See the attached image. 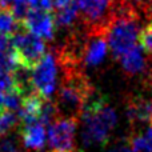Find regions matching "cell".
<instances>
[{
	"mask_svg": "<svg viewBox=\"0 0 152 152\" xmlns=\"http://www.w3.org/2000/svg\"><path fill=\"white\" fill-rule=\"evenodd\" d=\"M120 61L123 69L128 75H137L145 68V59L143 55V50L142 47H137V45H135L127 53H124L120 58Z\"/></svg>",
	"mask_w": 152,
	"mask_h": 152,
	"instance_id": "10",
	"label": "cell"
},
{
	"mask_svg": "<svg viewBox=\"0 0 152 152\" xmlns=\"http://www.w3.org/2000/svg\"><path fill=\"white\" fill-rule=\"evenodd\" d=\"M108 152H134V151H132L131 144H129L128 140H121V142L113 144V147Z\"/></svg>",
	"mask_w": 152,
	"mask_h": 152,
	"instance_id": "17",
	"label": "cell"
},
{
	"mask_svg": "<svg viewBox=\"0 0 152 152\" xmlns=\"http://www.w3.org/2000/svg\"><path fill=\"white\" fill-rule=\"evenodd\" d=\"M21 26L26 31L43 40H52L55 36V19L51 12L39 10H31L26 16Z\"/></svg>",
	"mask_w": 152,
	"mask_h": 152,
	"instance_id": "7",
	"label": "cell"
},
{
	"mask_svg": "<svg viewBox=\"0 0 152 152\" xmlns=\"http://www.w3.org/2000/svg\"><path fill=\"white\" fill-rule=\"evenodd\" d=\"M19 128H20V135L26 147L35 151H39L45 145L47 131H45V127L40 121L20 124Z\"/></svg>",
	"mask_w": 152,
	"mask_h": 152,
	"instance_id": "8",
	"label": "cell"
},
{
	"mask_svg": "<svg viewBox=\"0 0 152 152\" xmlns=\"http://www.w3.org/2000/svg\"><path fill=\"white\" fill-rule=\"evenodd\" d=\"M139 42L142 44V50L145 53L152 56V23H148L139 34Z\"/></svg>",
	"mask_w": 152,
	"mask_h": 152,
	"instance_id": "15",
	"label": "cell"
},
{
	"mask_svg": "<svg viewBox=\"0 0 152 152\" xmlns=\"http://www.w3.org/2000/svg\"><path fill=\"white\" fill-rule=\"evenodd\" d=\"M20 126V119L16 112L12 111H1L0 112V136L5 134H10L11 131Z\"/></svg>",
	"mask_w": 152,
	"mask_h": 152,
	"instance_id": "14",
	"label": "cell"
},
{
	"mask_svg": "<svg viewBox=\"0 0 152 152\" xmlns=\"http://www.w3.org/2000/svg\"><path fill=\"white\" fill-rule=\"evenodd\" d=\"M11 48V40L8 36H5V35L0 34V55H3V53H5L8 50Z\"/></svg>",
	"mask_w": 152,
	"mask_h": 152,
	"instance_id": "18",
	"label": "cell"
},
{
	"mask_svg": "<svg viewBox=\"0 0 152 152\" xmlns=\"http://www.w3.org/2000/svg\"><path fill=\"white\" fill-rule=\"evenodd\" d=\"M127 116L132 123H148L152 126V100L140 96L131 97L127 103Z\"/></svg>",
	"mask_w": 152,
	"mask_h": 152,
	"instance_id": "9",
	"label": "cell"
},
{
	"mask_svg": "<svg viewBox=\"0 0 152 152\" xmlns=\"http://www.w3.org/2000/svg\"><path fill=\"white\" fill-rule=\"evenodd\" d=\"M32 10H39L45 11V12H51L53 10V0H29Z\"/></svg>",
	"mask_w": 152,
	"mask_h": 152,
	"instance_id": "16",
	"label": "cell"
},
{
	"mask_svg": "<svg viewBox=\"0 0 152 152\" xmlns=\"http://www.w3.org/2000/svg\"><path fill=\"white\" fill-rule=\"evenodd\" d=\"M79 5V19L86 29H103L107 27L121 0H76Z\"/></svg>",
	"mask_w": 152,
	"mask_h": 152,
	"instance_id": "4",
	"label": "cell"
},
{
	"mask_svg": "<svg viewBox=\"0 0 152 152\" xmlns=\"http://www.w3.org/2000/svg\"><path fill=\"white\" fill-rule=\"evenodd\" d=\"M128 142L134 152H152V126L142 134L132 135Z\"/></svg>",
	"mask_w": 152,
	"mask_h": 152,
	"instance_id": "13",
	"label": "cell"
},
{
	"mask_svg": "<svg viewBox=\"0 0 152 152\" xmlns=\"http://www.w3.org/2000/svg\"><path fill=\"white\" fill-rule=\"evenodd\" d=\"M139 26L140 23L136 11L129 3L121 0L108 24L105 34L108 50L115 59H120L124 53L136 45V40L139 39L140 34Z\"/></svg>",
	"mask_w": 152,
	"mask_h": 152,
	"instance_id": "2",
	"label": "cell"
},
{
	"mask_svg": "<svg viewBox=\"0 0 152 152\" xmlns=\"http://www.w3.org/2000/svg\"><path fill=\"white\" fill-rule=\"evenodd\" d=\"M53 152H56V151H53ZM71 152H77V151H71Z\"/></svg>",
	"mask_w": 152,
	"mask_h": 152,
	"instance_id": "19",
	"label": "cell"
},
{
	"mask_svg": "<svg viewBox=\"0 0 152 152\" xmlns=\"http://www.w3.org/2000/svg\"><path fill=\"white\" fill-rule=\"evenodd\" d=\"M56 27H71L79 19V5L77 1L74 0L68 5L63 8L56 10V13L53 15Z\"/></svg>",
	"mask_w": 152,
	"mask_h": 152,
	"instance_id": "11",
	"label": "cell"
},
{
	"mask_svg": "<svg viewBox=\"0 0 152 152\" xmlns=\"http://www.w3.org/2000/svg\"><path fill=\"white\" fill-rule=\"evenodd\" d=\"M58 59L55 52H48L31 71V81L35 94L43 99H50L58 84Z\"/></svg>",
	"mask_w": 152,
	"mask_h": 152,
	"instance_id": "5",
	"label": "cell"
},
{
	"mask_svg": "<svg viewBox=\"0 0 152 152\" xmlns=\"http://www.w3.org/2000/svg\"><path fill=\"white\" fill-rule=\"evenodd\" d=\"M23 29L21 23L13 16L11 10H0V34L11 37L18 31Z\"/></svg>",
	"mask_w": 152,
	"mask_h": 152,
	"instance_id": "12",
	"label": "cell"
},
{
	"mask_svg": "<svg viewBox=\"0 0 152 152\" xmlns=\"http://www.w3.org/2000/svg\"><path fill=\"white\" fill-rule=\"evenodd\" d=\"M0 10H1V4H0Z\"/></svg>",
	"mask_w": 152,
	"mask_h": 152,
	"instance_id": "20",
	"label": "cell"
},
{
	"mask_svg": "<svg viewBox=\"0 0 152 152\" xmlns=\"http://www.w3.org/2000/svg\"><path fill=\"white\" fill-rule=\"evenodd\" d=\"M77 120L69 118H59L48 127L47 137L50 145L56 152L74 151V139Z\"/></svg>",
	"mask_w": 152,
	"mask_h": 152,
	"instance_id": "6",
	"label": "cell"
},
{
	"mask_svg": "<svg viewBox=\"0 0 152 152\" xmlns=\"http://www.w3.org/2000/svg\"><path fill=\"white\" fill-rule=\"evenodd\" d=\"M11 48L15 53L18 67L32 71L45 55V43L43 39L20 29L10 37Z\"/></svg>",
	"mask_w": 152,
	"mask_h": 152,
	"instance_id": "3",
	"label": "cell"
},
{
	"mask_svg": "<svg viewBox=\"0 0 152 152\" xmlns=\"http://www.w3.org/2000/svg\"><path fill=\"white\" fill-rule=\"evenodd\" d=\"M80 119L83 121L81 137L86 145H105L118 123L115 110L108 104L104 95L97 94L95 89L84 104Z\"/></svg>",
	"mask_w": 152,
	"mask_h": 152,
	"instance_id": "1",
	"label": "cell"
}]
</instances>
